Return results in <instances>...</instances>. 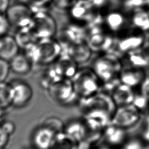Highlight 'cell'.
<instances>
[{
	"label": "cell",
	"mask_w": 149,
	"mask_h": 149,
	"mask_svg": "<svg viewBox=\"0 0 149 149\" xmlns=\"http://www.w3.org/2000/svg\"><path fill=\"white\" fill-rule=\"evenodd\" d=\"M62 78L72 79L79 70L77 63L68 54H61L54 63Z\"/></svg>",
	"instance_id": "obj_16"
},
{
	"label": "cell",
	"mask_w": 149,
	"mask_h": 149,
	"mask_svg": "<svg viewBox=\"0 0 149 149\" xmlns=\"http://www.w3.org/2000/svg\"><path fill=\"white\" fill-rule=\"evenodd\" d=\"M39 59L41 65H50L54 63L62 54L61 45L52 38L41 39L37 41Z\"/></svg>",
	"instance_id": "obj_9"
},
{
	"label": "cell",
	"mask_w": 149,
	"mask_h": 149,
	"mask_svg": "<svg viewBox=\"0 0 149 149\" xmlns=\"http://www.w3.org/2000/svg\"><path fill=\"white\" fill-rule=\"evenodd\" d=\"M147 38L142 32L134 29L129 33L116 38L111 52L120 57L125 54L141 49L144 45Z\"/></svg>",
	"instance_id": "obj_5"
},
{
	"label": "cell",
	"mask_w": 149,
	"mask_h": 149,
	"mask_svg": "<svg viewBox=\"0 0 149 149\" xmlns=\"http://www.w3.org/2000/svg\"><path fill=\"white\" fill-rule=\"evenodd\" d=\"M141 49L144 53L149 58V38H147V40Z\"/></svg>",
	"instance_id": "obj_30"
},
{
	"label": "cell",
	"mask_w": 149,
	"mask_h": 149,
	"mask_svg": "<svg viewBox=\"0 0 149 149\" xmlns=\"http://www.w3.org/2000/svg\"><path fill=\"white\" fill-rule=\"evenodd\" d=\"M0 126L10 136L15 133L16 130V126L11 120H5L2 121L0 123Z\"/></svg>",
	"instance_id": "obj_26"
},
{
	"label": "cell",
	"mask_w": 149,
	"mask_h": 149,
	"mask_svg": "<svg viewBox=\"0 0 149 149\" xmlns=\"http://www.w3.org/2000/svg\"><path fill=\"white\" fill-rule=\"evenodd\" d=\"M10 5V0H0V13L5 14Z\"/></svg>",
	"instance_id": "obj_29"
},
{
	"label": "cell",
	"mask_w": 149,
	"mask_h": 149,
	"mask_svg": "<svg viewBox=\"0 0 149 149\" xmlns=\"http://www.w3.org/2000/svg\"><path fill=\"white\" fill-rule=\"evenodd\" d=\"M47 90L50 98L59 105L70 104L78 97L71 79L62 78L52 83Z\"/></svg>",
	"instance_id": "obj_8"
},
{
	"label": "cell",
	"mask_w": 149,
	"mask_h": 149,
	"mask_svg": "<svg viewBox=\"0 0 149 149\" xmlns=\"http://www.w3.org/2000/svg\"><path fill=\"white\" fill-rule=\"evenodd\" d=\"M133 88L120 81L117 83L109 93L116 107L132 104L136 94Z\"/></svg>",
	"instance_id": "obj_13"
},
{
	"label": "cell",
	"mask_w": 149,
	"mask_h": 149,
	"mask_svg": "<svg viewBox=\"0 0 149 149\" xmlns=\"http://www.w3.org/2000/svg\"><path fill=\"white\" fill-rule=\"evenodd\" d=\"M11 26L5 15L0 13V37L8 34Z\"/></svg>",
	"instance_id": "obj_25"
},
{
	"label": "cell",
	"mask_w": 149,
	"mask_h": 149,
	"mask_svg": "<svg viewBox=\"0 0 149 149\" xmlns=\"http://www.w3.org/2000/svg\"><path fill=\"white\" fill-rule=\"evenodd\" d=\"M147 73H148V74H149V69L147 70Z\"/></svg>",
	"instance_id": "obj_32"
},
{
	"label": "cell",
	"mask_w": 149,
	"mask_h": 149,
	"mask_svg": "<svg viewBox=\"0 0 149 149\" xmlns=\"http://www.w3.org/2000/svg\"><path fill=\"white\" fill-rule=\"evenodd\" d=\"M71 80L75 93L81 99L90 97L98 93L102 84L91 68L79 69Z\"/></svg>",
	"instance_id": "obj_2"
},
{
	"label": "cell",
	"mask_w": 149,
	"mask_h": 149,
	"mask_svg": "<svg viewBox=\"0 0 149 149\" xmlns=\"http://www.w3.org/2000/svg\"><path fill=\"white\" fill-rule=\"evenodd\" d=\"M30 29L36 37L41 40L52 38L55 33L56 26L52 17L47 14L40 13L34 15Z\"/></svg>",
	"instance_id": "obj_11"
},
{
	"label": "cell",
	"mask_w": 149,
	"mask_h": 149,
	"mask_svg": "<svg viewBox=\"0 0 149 149\" xmlns=\"http://www.w3.org/2000/svg\"><path fill=\"white\" fill-rule=\"evenodd\" d=\"M102 84L119 79L123 68L120 58L112 52L99 53L91 67Z\"/></svg>",
	"instance_id": "obj_1"
},
{
	"label": "cell",
	"mask_w": 149,
	"mask_h": 149,
	"mask_svg": "<svg viewBox=\"0 0 149 149\" xmlns=\"http://www.w3.org/2000/svg\"><path fill=\"white\" fill-rule=\"evenodd\" d=\"M20 48L15 37L8 33L0 37V58L10 61L19 53Z\"/></svg>",
	"instance_id": "obj_18"
},
{
	"label": "cell",
	"mask_w": 149,
	"mask_h": 149,
	"mask_svg": "<svg viewBox=\"0 0 149 149\" xmlns=\"http://www.w3.org/2000/svg\"><path fill=\"white\" fill-rule=\"evenodd\" d=\"M143 113L133 104L117 107L111 123L129 132L135 127L143 118Z\"/></svg>",
	"instance_id": "obj_4"
},
{
	"label": "cell",
	"mask_w": 149,
	"mask_h": 149,
	"mask_svg": "<svg viewBox=\"0 0 149 149\" xmlns=\"http://www.w3.org/2000/svg\"><path fill=\"white\" fill-rule=\"evenodd\" d=\"M140 94L149 99V74L147 73L145 79L140 86Z\"/></svg>",
	"instance_id": "obj_27"
},
{
	"label": "cell",
	"mask_w": 149,
	"mask_h": 149,
	"mask_svg": "<svg viewBox=\"0 0 149 149\" xmlns=\"http://www.w3.org/2000/svg\"><path fill=\"white\" fill-rule=\"evenodd\" d=\"M64 131L65 133L75 141H79L84 137L87 130L84 122L74 120L69 122L68 125H65Z\"/></svg>",
	"instance_id": "obj_21"
},
{
	"label": "cell",
	"mask_w": 149,
	"mask_h": 149,
	"mask_svg": "<svg viewBox=\"0 0 149 149\" xmlns=\"http://www.w3.org/2000/svg\"><path fill=\"white\" fill-rule=\"evenodd\" d=\"M10 84L12 90V106L16 108L25 107L33 98L32 87L27 82L19 79L13 80Z\"/></svg>",
	"instance_id": "obj_10"
},
{
	"label": "cell",
	"mask_w": 149,
	"mask_h": 149,
	"mask_svg": "<svg viewBox=\"0 0 149 149\" xmlns=\"http://www.w3.org/2000/svg\"><path fill=\"white\" fill-rule=\"evenodd\" d=\"M147 74V70L143 69L123 68L119 79L121 83L134 88L140 86Z\"/></svg>",
	"instance_id": "obj_14"
},
{
	"label": "cell",
	"mask_w": 149,
	"mask_h": 149,
	"mask_svg": "<svg viewBox=\"0 0 149 149\" xmlns=\"http://www.w3.org/2000/svg\"><path fill=\"white\" fill-rule=\"evenodd\" d=\"M116 38L109 34L101 24L92 28L88 40L86 41L93 52L103 53L111 52L113 47Z\"/></svg>",
	"instance_id": "obj_7"
},
{
	"label": "cell",
	"mask_w": 149,
	"mask_h": 149,
	"mask_svg": "<svg viewBox=\"0 0 149 149\" xmlns=\"http://www.w3.org/2000/svg\"><path fill=\"white\" fill-rule=\"evenodd\" d=\"M57 134L47 126L41 124L33 132L31 141L34 149H51Z\"/></svg>",
	"instance_id": "obj_12"
},
{
	"label": "cell",
	"mask_w": 149,
	"mask_h": 149,
	"mask_svg": "<svg viewBox=\"0 0 149 149\" xmlns=\"http://www.w3.org/2000/svg\"><path fill=\"white\" fill-rule=\"evenodd\" d=\"M120 59L123 68H133L149 69V58L142 49L130 52L122 55Z\"/></svg>",
	"instance_id": "obj_15"
},
{
	"label": "cell",
	"mask_w": 149,
	"mask_h": 149,
	"mask_svg": "<svg viewBox=\"0 0 149 149\" xmlns=\"http://www.w3.org/2000/svg\"><path fill=\"white\" fill-rule=\"evenodd\" d=\"M10 70L9 61L0 58V83L5 82Z\"/></svg>",
	"instance_id": "obj_24"
},
{
	"label": "cell",
	"mask_w": 149,
	"mask_h": 149,
	"mask_svg": "<svg viewBox=\"0 0 149 149\" xmlns=\"http://www.w3.org/2000/svg\"><path fill=\"white\" fill-rule=\"evenodd\" d=\"M12 90L11 85L5 82L0 83V108L6 109L12 106Z\"/></svg>",
	"instance_id": "obj_22"
},
{
	"label": "cell",
	"mask_w": 149,
	"mask_h": 149,
	"mask_svg": "<svg viewBox=\"0 0 149 149\" xmlns=\"http://www.w3.org/2000/svg\"><path fill=\"white\" fill-rule=\"evenodd\" d=\"M5 14L11 27L18 30L31 27L34 15L29 6L24 2L10 5Z\"/></svg>",
	"instance_id": "obj_6"
},
{
	"label": "cell",
	"mask_w": 149,
	"mask_h": 149,
	"mask_svg": "<svg viewBox=\"0 0 149 149\" xmlns=\"http://www.w3.org/2000/svg\"><path fill=\"white\" fill-rule=\"evenodd\" d=\"M3 149H6V148H3Z\"/></svg>",
	"instance_id": "obj_35"
},
{
	"label": "cell",
	"mask_w": 149,
	"mask_h": 149,
	"mask_svg": "<svg viewBox=\"0 0 149 149\" xmlns=\"http://www.w3.org/2000/svg\"><path fill=\"white\" fill-rule=\"evenodd\" d=\"M120 1H121L122 2H123V1H125V0H120Z\"/></svg>",
	"instance_id": "obj_34"
},
{
	"label": "cell",
	"mask_w": 149,
	"mask_h": 149,
	"mask_svg": "<svg viewBox=\"0 0 149 149\" xmlns=\"http://www.w3.org/2000/svg\"><path fill=\"white\" fill-rule=\"evenodd\" d=\"M10 136L0 126V149L6 148L9 143Z\"/></svg>",
	"instance_id": "obj_28"
},
{
	"label": "cell",
	"mask_w": 149,
	"mask_h": 149,
	"mask_svg": "<svg viewBox=\"0 0 149 149\" xmlns=\"http://www.w3.org/2000/svg\"><path fill=\"white\" fill-rule=\"evenodd\" d=\"M10 70L16 74L26 75L30 72L33 63L24 54L19 53L9 61Z\"/></svg>",
	"instance_id": "obj_20"
},
{
	"label": "cell",
	"mask_w": 149,
	"mask_h": 149,
	"mask_svg": "<svg viewBox=\"0 0 149 149\" xmlns=\"http://www.w3.org/2000/svg\"><path fill=\"white\" fill-rule=\"evenodd\" d=\"M148 9H149V3H148Z\"/></svg>",
	"instance_id": "obj_33"
},
{
	"label": "cell",
	"mask_w": 149,
	"mask_h": 149,
	"mask_svg": "<svg viewBox=\"0 0 149 149\" xmlns=\"http://www.w3.org/2000/svg\"><path fill=\"white\" fill-rule=\"evenodd\" d=\"M101 24L104 29L116 38L129 33L134 29L128 14L122 8L110 9L101 15Z\"/></svg>",
	"instance_id": "obj_3"
},
{
	"label": "cell",
	"mask_w": 149,
	"mask_h": 149,
	"mask_svg": "<svg viewBox=\"0 0 149 149\" xmlns=\"http://www.w3.org/2000/svg\"><path fill=\"white\" fill-rule=\"evenodd\" d=\"M42 124L52 129L56 134L62 133L65 128L61 120L56 117H49L44 120Z\"/></svg>",
	"instance_id": "obj_23"
},
{
	"label": "cell",
	"mask_w": 149,
	"mask_h": 149,
	"mask_svg": "<svg viewBox=\"0 0 149 149\" xmlns=\"http://www.w3.org/2000/svg\"><path fill=\"white\" fill-rule=\"evenodd\" d=\"M127 133L126 130L115 126L110 123L103 130L102 136L107 144L118 146L121 144L126 139Z\"/></svg>",
	"instance_id": "obj_19"
},
{
	"label": "cell",
	"mask_w": 149,
	"mask_h": 149,
	"mask_svg": "<svg viewBox=\"0 0 149 149\" xmlns=\"http://www.w3.org/2000/svg\"><path fill=\"white\" fill-rule=\"evenodd\" d=\"M92 53L91 49L86 41L74 42L69 46L66 52L78 64L86 63L89 61Z\"/></svg>",
	"instance_id": "obj_17"
},
{
	"label": "cell",
	"mask_w": 149,
	"mask_h": 149,
	"mask_svg": "<svg viewBox=\"0 0 149 149\" xmlns=\"http://www.w3.org/2000/svg\"><path fill=\"white\" fill-rule=\"evenodd\" d=\"M5 109H3V108H0V120L2 119L3 118V110Z\"/></svg>",
	"instance_id": "obj_31"
}]
</instances>
